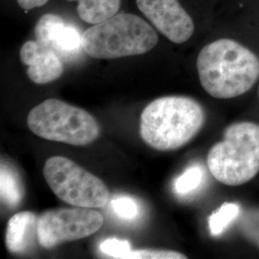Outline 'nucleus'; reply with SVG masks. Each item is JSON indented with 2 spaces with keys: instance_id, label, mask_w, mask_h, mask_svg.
<instances>
[{
  "instance_id": "nucleus-12",
  "label": "nucleus",
  "mask_w": 259,
  "mask_h": 259,
  "mask_svg": "<svg viewBox=\"0 0 259 259\" xmlns=\"http://www.w3.org/2000/svg\"><path fill=\"white\" fill-rule=\"evenodd\" d=\"M78 3L77 12L84 22L98 24L115 16L119 11L121 0H68Z\"/></svg>"
},
{
  "instance_id": "nucleus-4",
  "label": "nucleus",
  "mask_w": 259,
  "mask_h": 259,
  "mask_svg": "<svg viewBox=\"0 0 259 259\" xmlns=\"http://www.w3.org/2000/svg\"><path fill=\"white\" fill-rule=\"evenodd\" d=\"M158 41L156 31L134 14H116L83 33V52L95 59L142 55Z\"/></svg>"
},
{
  "instance_id": "nucleus-8",
  "label": "nucleus",
  "mask_w": 259,
  "mask_h": 259,
  "mask_svg": "<svg viewBox=\"0 0 259 259\" xmlns=\"http://www.w3.org/2000/svg\"><path fill=\"white\" fill-rule=\"evenodd\" d=\"M140 12L165 37L184 44L194 33V22L179 0H136Z\"/></svg>"
},
{
  "instance_id": "nucleus-1",
  "label": "nucleus",
  "mask_w": 259,
  "mask_h": 259,
  "mask_svg": "<svg viewBox=\"0 0 259 259\" xmlns=\"http://www.w3.org/2000/svg\"><path fill=\"white\" fill-rule=\"evenodd\" d=\"M197 70L204 91L217 99L248 93L259 79V58L239 42L221 38L203 47Z\"/></svg>"
},
{
  "instance_id": "nucleus-5",
  "label": "nucleus",
  "mask_w": 259,
  "mask_h": 259,
  "mask_svg": "<svg viewBox=\"0 0 259 259\" xmlns=\"http://www.w3.org/2000/svg\"><path fill=\"white\" fill-rule=\"evenodd\" d=\"M27 125L41 139L74 146L91 144L100 132L91 113L58 99H48L32 109Z\"/></svg>"
},
{
  "instance_id": "nucleus-16",
  "label": "nucleus",
  "mask_w": 259,
  "mask_h": 259,
  "mask_svg": "<svg viewBox=\"0 0 259 259\" xmlns=\"http://www.w3.org/2000/svg\"><path fill=\"white\" fill-rule=\"evenodd\" d=\"M238 227L244 237L259 249V207L241 212Z\"/></svg>"
},
{
  "instance_id": "nucleus-15",
  "label": "nucleus",
  "mask_w": 259,
  "mask_h": 259,
  "mask_svg": "<svg viewBox=\"0 0 259 259\" xmlns=\"http://www.w3.org/2000/svg\"><path fill=\"white\" fill-rule=\"evenodd\" d=\"M204 169L195 164L188 167L174 182V191L180 196H185L198 189L204 182Z\"/></svg>"
},
{
  "instance_id": "nucleus-18",
  "label": "nucleus",
  "mask_w": 259,
  "mask_h": 259,
  "mask_svg": "<svg viewBox=\"0 0 259 259\" xmlns=\"http://www.w3.org/2000/svg\"><path fill=\"white\" fill-rule=\"evenodd\" d=\"M184 253L166 250H131L124 259H185Z\"/></svg>"
},
{
  "instance_id": "nucleus-20",
  "label": "nucleus",
  "mask_w": 259,
  "mask_h": 259,
  "mask_svg": "<svg viewBox=\"0 0 259 259\" xmlns=\"http://www.w3.org/2000/svg\"><path fill=\"white\" fill-rule=\"evenodd\" d=\"M17 2L22 9L28 11L46 5L48 0H17Z\"/></svg>"
},
{
  "instance_id": "nucleus-2",
  "label": "nucleus",
  "mask_w": 259,
  "mask_h": 259,
  "mask_svg": "<svg viewBox=\"0 0 259 259\" xmlns=\"http://www.w3.org/2000/svg\"><path fill=\"white\" fill-rule=\"evenodd\" d=\"M200 103L186 96H165L150 103L140 117L143 141L158 151H173L190 142L204 126Z\"/></svg>"
},
{
  "instance_id": "nucleus-19",
  "label": "nucleus",
  "mask_w": 259,
  "mask_h": 259,
  "mask_svg": "<svg viewBox=\"0 0 259 259\" xmlns=\"http://www.w3.org/2000/svg\"><path fill=\"white\" fill-rule=\"evenodd\" d=\"M100 249L105 254L113 258L119 259L125 258V256L132 250L128 241L118 240L115 238L103 241Z\"/></svg>"
},
{
  "instance_id": "nucleus-7",
  "label": "nucleus",
  "mask_w": 259,
  "mask_h": 259,
  "mask_svg": "<svg viewBox=\"0 0 259 259\" xmlns=\"http://www.w3.org/2000/svg\"><path fill=\"white\" fill-rule=\"evenodd\" d=\"M101 213L84 207L47 210L37 219V241L45 249L89 237L102 227Z\"/></svg>"
},
{
  "instance_id": "nucleus-9",
  "label": "nucleus",
  "mask_w": 259,
  "mask_h": 259,
  "mask_svg": "<svg viewBox=\"0 0 259 259\" xmlns=\"http://www.w3.org/2000/svg\"><path fill=\"white\" fill-rule=\"evenodd\" d=\"M35 36L37 41L55 51L63 61H73L83 51V34L54 14H46L37 20Z\"/></svg>"
},
{
  "instance_id": "nucleus-13",
  "label": "nucleus",
  "mask_w": 259,
  "mask_h": 259,
  "mask_svg": "<svg viewBox=\"0 0 259 259\" xmlns=\"http://www.w3.org/2000/svg\"><path fill=\"white\" fill-rule=\"evenodd\" d=\"M0 184L2 202L12 208L17 207L23 197V187L19 174L4 162L1 163Z\"/></svg>"
},
{
  "instance_id": "nucleus-17",
  "label": "nucleus",
  "mask_w": 259,
  "mask_h": 259,
  "mask_svg": "<svg viewBox=\"0 0 259 259\" xmlns=\"http://www.w3.org/2000/svg\"><path fill=\"white\" fill-rule=\"evenodd\" d=\"M114 213L125 220H133L139 214V206L134 199L128 196H118L111 201Z\"/></svg>"
},
{
  "instance_id": "nucleus-10",
  "label": "nucleus",
  "mask_w": 259,
  "mask_h": 259,
  "mask_svg": "<svg viewBox=\"0 0 259 259\" xmlns=\"http://www.w3.org/2000/svg\"><path fill=\"white\" fill-rule=\"evenodd\" d=\"M20 60L27 66L29 79L46 84L59 79L64 72V61L51 48L36 40H28L20 49Z\"/></svg>"
},
{
  "instance_id": "nucleus-11",
  "label": "nucleus",
  "mask_w": 259,
  "mask_h": 259,
  "mask_svg": "<svg viewBox=\"0 0 259 259\" xmlns=\"http://www.w3.org/2000/svg\"><path fill=\"white\" fill-rule=\"evenodd\" d=\"M37 219L34 213L21 211L15 214L8 222L5 242L12 253L27 250L35 236L37 238Z\"/></svg>"
},
{
  "instance_id": "nucleus-14",
  "label": "nucleus",
  "mask_w": 259,
  "mask_h": 259,
  "mask_svg": "<svg viewBox=\"0 0 259 259\" xmlns=\"http://www.w3.org/2000/svg\"><path fill=\"white\" fill-rule=\"evenodd\" d=\"M240 205L236 203H225L208 219L209 231L212 236H220L228 227L239 218Z\"/></svg>"
},
{
  "instance_id": "nucleus-6",
  "label": "nucleus",
  "mask_w": 259,
  "mask_h": 259,
  "mask_svg": "<svg viewBox=\"0 0 259 259\" xmlns=\"http://www.w3.org/2000/svg\"><path fill=\"white\" fill-rule=\"evenodd\" d=\"M44 176L54 194L66 204L100 208L109 201L110 192L102 181L67 157L48 158Z\"/></svg>"
},
{
  "instance_id": "nucleus-3",
  "label": "nucleus",
  "mask_w": 259,
  "mask_h": 259,
  "mask_svg": "<svg viewBox=\"0 0 259 259\" xmlns=\"http://www.w3.org/2000/svg\"><path fill=\"white\" fill-rule=\"evenodd\" d=\"M206 163L211 175L223 185L249 183L259 173V124L241 121L228 126L222 141L209 150Z\"/></svg>"
}]
</instances>
